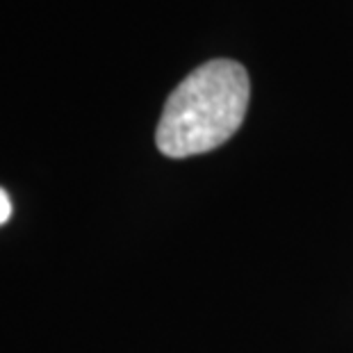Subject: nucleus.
Returning a JSON list of instances; mask_svg holds the SVG:
<instances>
[{
    "instance_id": "obj_1",
    "label": "nucleus",
    "mask_w": 353,
    "mask_h": 353,
    "mask_svg": "<svg viewBox=\"0 0 353 353\" xmlns=\"http://www.w3.org/2000/svg\"><path fill=\"white\" fill-rule=\"evenodd\" d=\"M249 96V73L235 59L201 64L164 103L155 130L160 153L183 160L226 144L244 123Z\"/></svg>"
},
{
    "instance_id": "obj_2",
    "label": "nucleus",
    "mask_w": 353,
    "mask_h": 353,
    "mask_svg": "<svg viewBox=\"0 0 353 353\" xmlns=\"http://www.w3.org/2000/svg\"><path fill=\"white\" fill-rule=\"evenodd\" d=\"M10 216H12V199H10V194L0 187V226L10 221Z\"/></svg>"
}]
</instances>
